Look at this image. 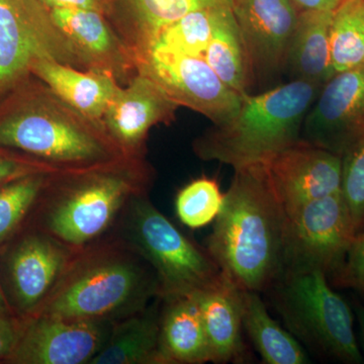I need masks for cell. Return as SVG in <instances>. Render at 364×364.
Instances as JSON below:
<instances>
[{
  "mask_svg": "<svg viewBox=\"0 0 364 364\" xmlns=\"http://www.w3.org/2000/svg\"><path fill=\"white\" fill-rule=\"evenodd\" d=\"M39 57L85 70L40 0H0V100L32 75Z\"/></svg>",
  "mask_w": 364,
  "mask_h": 364,
  "instance_id": "9c48e42d",
  "label": "cell"
},
{
  "mask_svg": "<svg viewBox=\"0 0 364 364\" xmlns=\"http://www.w3.org/2000/svg\"><path fill=\"white\" fill-rule=\"evenodd\" d=\"M251 83L277 78L287 68L289 43L299 11L291 0H230Z\"/></svg>",
  "mask_w": 364,
  "mask_h": 364,
  "instance_id": "8fae6325",
  "label": "cell"
},
{
  "mask_svg": "<svg viewBox=\"0 0 364 364\" xmlns=\"http://www.w3.org/2000/svg\"><path fill=\"white\" fill-rule=\"evenodd\" d=\"M343 0H291L301 11H333Z\"/></svg>",
  "mask_w": 364,
  "mask_h": 364,
  "instance_id": "e575fe53",
  "label": "cell"
},
{
  "mask_svg": "<svg viewBox=\"0 0 364 364\" xmlns=\"http://www.w3.org/2000/svg\"><path fill=\"white\" fill-rule=\"evenodd\" d=\"M48 9H91L98 13L107 14L109 0H40Z\"/></svg>",
  "mask_w": 364,
  "mask_h": 364,
  "instance_id": "836d02e7",
  "label": "cell"
},
{
  "mask_svg": "<svg viewBox=\"0 0 364 364\" xmlns=\"http://www.w3.org/2000/svg\"><path fill=\"white\" fill-rule=\"evenodd\" d=\"M112 235L149 263L159 282L161 299L195 296L225 280L207 248L182 233L151 203L148 193L131 200Z\"/></svg>",
  "mask_w": 364,
  "mask_h": 364,
  "instance_id": "8992f818",
  "label": "cell"
},
{
  "mask_svg": "<svg viewBox=\"0 0 364 364\" xmlns=\"http://www.w3.org/2000/svg\"><path fill=\"white\" fill-rule=\"evenodd\" d=\"M112 324L33 315L21 325L9 360L21 364H90L109 338Z\"/></svg>",
  "mask_w": 364,
  "mask_h": 364,
  "instance_id": "4fadbf2b",
  "label": "cell"
},
{
  "mask_svg": "<svg viewBox=\"0 0 364 364\" xmlns=\"http://www.w3.org/2000/svg\"><path fill=\"white\" fill-rule=\"evenodd\" d=\"M330 52L334 73L364 65V0H343L333 11Z\"/></svg>",
  "mask_w": 364,
  "mask_h": 364,
  "instance_id": "4316f807",
  "label": "cell"
},
{
  "mask_svg": "<svg viewBox=\"0 0 364 364\" xmlns=\"http://www.w3.org/2000/svg\"><path fill=\"white\" fill-rule=\"evenodd\" d=\"M322 86L291 80L260 95H244L233 116L195 139L193 152L205 161L234 169L267 164L301 139L306 114Z\"/></svg>",
  "mask_w": 364,
  "mask_h": 364,
  "instance_id": "5b68a950",
  "label": "cell"
},
{
  "mask_svg": "<svg viewBox=\"0 0 364 364\" xmlns=\"http://www.w3.org/2000/svg\"><path fill=\"white\" fill-rule=\"evenodd\" d=\"M0 112V147L20 151L59 169L95 166L124 156L102 124L66 104L42 81Z\"/></svg>",
  "mask_w": 364,
  "mask_h": 364,
  "instance_id": "277c9868",
  "label": "cell"
},
{
  "mask_svg": "<svg viewBox=\"0 0 364 364\" xmlns=\"http://www.w3.org/2000/svg\"><path fill=\"white\" fill-rule=\"evenodd\" d=\"M154 170L145 156L124 155L85 168L49 177L35 208V228L74 251L111 236L127 205L146 195Z\"/></svg>",
  "mask_w": 364,
  "mask_h": 364,
  "instance_id": "7a4b0ae2",
  "label": "cell"
},
{
  "mask_svg": "<svg viewBox=\"0 0 364 364\" xmlns=\"http://www.w3.org/2000/svg\"><path fill=\"white\" fill-rule=\"evenodd\" d=\"M354 235L364 231V136L342 155L341 191Z\"/></svg>",
  "mask_w": 364,
  "mask_h": 364,
  "instance_id": "f546056e",
  "label": "cell"
},
{
  "mask_svg": "<svg viewBox=\"0 0 364 364\" xmlns=\"http://www.w3.org/2000/svg\"><path fill=\"white\" fill-rule=\"evenodd\" d=\"M196 296L207 335L210 363H242L245 346L238 287L225 277L219 287Z\"/></svg>",
  "mask_w": 364,
  "mask_h": 364,
  "instance_id": "44dd1931",
  "label": "cell"
},
{
  "mask_svg": "<svg viewBox=\"0 0 364 364\" xmlns=\"http://www.w3.org/2000/svg\"><path fill=\"white\" fill-rule=\"evenodd\" d=\"M234 170L207 250L235 287L260 293L284 274L286 210L264 165Z\"/></svg>",
  "mask_w": 364,
  "mask_h": 364,
  "instance_id": "6da1fadb",
  "label": "cell"
},
{
  "mask_svg": "<svg viewBox=\"0 0 364 364\" xmlns=\"http://www.w3.org/2000/svg\"><path fill=\"white\" fill-rule=\"evenodd\" d=\"M159 364L210 363L202 313L195 296L161 299Z\"/></svg>",
  "mask_w": 364,
  "mask_h": 364,
  "instance_id": "ffe728a7",
  "label": "cell"
},
{
  "mask_svg": "<svg viewBox=\"0 0 364 364\" xmlns=\"http://www.w3.org/2000/svg\"><path fill=\"white\" fill-rule=\"evenodd\" d=\"M51 174H30L0 186V248L33 212Z\"/></svg>",
  "mask_w": 364,
  "mask_h": 364,
  "instance_id": "83f0119b",
  "label": "cell"
},
{
  "mask_svg": "<svg viewBox=\"0 0 364 364\" xmlns=\"http://www.w3.org/2000/svg\"><path fill=\"white\" fill-rule=\"evenodd\" d=\"M284 210L341 191L342 156L299 139L264 164Z\"/></svg>",
  "mask_w": 364,
  "mask_h": 364,
  "instance_id": "9a60e30c",
  "label": "cell"
},
{
  "mask_svg": "<svg viewBox=\"0 0 364 364\" xmlns=\"http://www.w3.org/2000/svg\"><path fill=\"white\" fill-rule=\"evenodd\" d=\"M224 200L225 193L215 179L207 176L193 179L177 193V218L186 227L200 229L215 221Z\"/></svg>",
  "mask_w": 364,
  "mask_h": 364,
  "instance_id": "f1b7e54d",
  "label": "cell"
},
{
  "mask_svg": "<svg viewBox=\"0 0 364 364\" xmlns=\"http://www.w3.org/2000/svg\"><path fill=\"white\" fill-rule=\"evenodd\" d=\"M242 323L253 346L267 364L310 363L303 345L269 315L258 291L239 289Z\"/></svg>",
  "mask_w": 364,
  "mask_h": 364,
  "instance_id": "cb8c5ba5",
  "label": "cell"
},
{
  "mask_svg": "<svg viewBox=\"0 0 364 364\" xmlns=\"http://www.w3.org/2000/svg\"><path fill=\"white\" fill-rule=\"evenodd\" d=\"M62 170L63 169L57 168L28 155L16 156L7 153H0V186L30 174L55 173Z\"/></svg>",
  "mask_w": 364,
  "mask_h": 364,
  "instance_id": "1f68e13d",
  "label": "cell"
},
{
  "mask_svg": "<svg viewBox=\"0 0 364 364\" xmlns=\"http://www.w3.org/2000/svg\"><path fill=\"white\" fill-rule=\"evenodd\" d=\"M333 11L299 13L287 51L291 80L324 85L334 75L330 52Z\"/></svg>",
  "mask_w": 364,
  "mask_h": 364,
  "instance_id": "7402d4cb",
  "label": "cell"
},
{
  "mask_svg": "<svg viewBox=\"0 0 364 364\" xmlns=\"http://www.w3.org/2000/svg\"><path fill=\"white\" fill-rule=\"evenodd\" d=\"M21 325L11 313L0 312V360H9L20 338Z\"/></svg>",
  "mask_w": 364,
  "mask_h": 364,
  "instance_id": "d6a6232c",
  "label": "cell"
},
{
  "mask_svg": "<svg viewBox=\"0 0 364 364\" xmlns=\"http://www.w3.org/2000/svg\"><path fill=\"white\" fill-rule=\"evenodd\" d=\"M277 308L289 331L309 348L346 364L364 363L353 329L350 306L322 272L282 277Z\"/></svg>",
  "mask_w": 364,
  "mask_h": 364,
  "instance_id": "52a82bcc",
  "label": "cell"
},
{
  "mask_svg": "<svg viewBox=\"0 0 364 364\" xmlns=\"http://www.w3.org/2000/svg\"><path fill=\"white\" fill-rule=\"evenodd\" d=\"M0 312L11 313V306L7 303L6 296H4V291H2L1 286H0Z\"/></svg>",
  "mask_w": 364,
  "mask_h": 364,
  "instance_id": "8d00e7d4",
  "label": "cell"
},
{
  "mask_svg": "<svg viewBox=\"0 0 364 364\" xmlns=\"http://www.w3.org/2000/svg\"><path fill=\"white\" fill-rule=\"evenodd\" d=\"M157 301L112 324L109 338L90 364H159Z\"/></svg>",
  "mask_w": 364,
  "mask_h": 364,
  "instance_id": "603a6c76",
  "label": "cell"
},
{
  "mask_svg": "<svg viewBox=\"0 0 364 364\" xmlns=\"http://www.w3.org/2000/svg\"><path fill=\"white\" fill-rule=\"evenodd\" d=\"M53 21L65 36L85 70L109 74L121 86L136 72L129 48L104 14L91 9H52Z\"/></svg>",
  "mask_w": 364,
  "mask_h": 364,
  "instance_id": "e0dca14e",
  "label": "cell"
},
{
  "mask_svg": "<svg viewBox=\"0 0 364 364\" xmlns=\"http://www.w3.org/2000/svg\"><path fill=\"white\" fill-rule=\"evenodd\" d=\"M157 299L159 282L149 263L111 235L74 254L35 315L114 324Z\"/></svg>",
  "mask_w": 364,
  "mask_h": 364,
  "instance_id": "3957f363",
  "label": "cell"
},
{
  "mask_svg": "<svg viewBox=\"0 0 364 364\" xmlns=\"http://www.w3.org/2000/svg\"><path fill=\"white\" fill-rule=\"evenodd\" d=\"M356 317H358L359 330H360L361 341L364 350V306H358L356 308Z\"/></svg>",
  "mask_w": 364,
  "mask_h": 364,
  "instance_id": "d590c367",
  "label": "cell"
},
{
  "mask_svg": "<svg viewBox=\"0 0 364 364\" xmlns=\"http://www.w3.org/2000/svg\"><path fill=\"white\" fill-rule=\"evenodd\" d=\"M178 107L156 81L138 72L128 85L117 88L102 124L124 154L145 156L150 129L171 124Z\"/></svg>",
  "mask_w": 364,
  "mask_h": 364,
  "instance_id": "2e32d148",
  "label": "cell"
},
{
  "mask_svg": "<svg viewBox=\"0 0 364 364\" xmlns=\"http://www.w3.org/2000/svg\"><path fill=\"white\" fill-rule=\"evenodd\" d=\"M286 214L282 277L310 272L335 274L355 239L341 193L311 200Z\"/></svg>",
  "mask_w": 364,
  "mask_h": 364,
  "instance_id": "ba28073f",
  "label": "cell"
},
{
  "mask_svg": "<svg viewBox=\"0 0 364 364\" xmlns=\"http://www.w3.org/2000/svg\"><path fill=\"white\" fill-rule=\"evenodd\" d=\"M31 73L66 104L102 126L107 105L121 86L109 74L82 70L56 61L52 57L33 60Z\"/></svg>",
  "mask_w": 364,
  "mask_h": 364,
  "instance_id": "d6986e66",
  "label": "cell"
},
{
  "mask_svg": "<svg viewBox=\"0 0 364 364\" xmlns=\"http://www.w3.org/2000/svg\"><path fill=\"white\" fill-rule=\"evenodd\" d=\"M364 136V65L335 73L304 121L301 139L342 155Z\"/></svg>",
  "mask_w": 364,
  "mask_h": 364,
  "instance_id": "7c38bea8",
  "label": "cell"
},
{
  "mask_svg": "<svg viewBox=\"0 0 364 364\" xmlns=\"http://www.w3.org/2000/svg\"><path fill=\"white\" fill-rule=\"evenodd\" d=\"M76 252L38 228L14 244L7 257V274L14 303L23 317L40 310Z\"/></svg>",
  "mask_w": 364,
  "mask_h": 364,
  "instance_id": "5bb4252c",
  "label": "cell"
},
{
  "mask_svg": "<svg viewBox=\"0 0 364 364\" xmlns=\"http://www.w3.org/2000/svg\"><path fill=\"white\" fill-rule=\"evenodd\" d=\"M203 58L228 87L242 97L248 95L252 83L231 6L225 7L220 14Z\"/></svg>",
  "mask_w": 364,
  "mask_h": 364,
  "instance_id": "d4e9b609",
  "label": "cell"
},
{
  "mask_svg": "<svg viewBox=\"0 0 364 364\" xmlns=\"http://www.w3.org/2000/svg\"><path fill=\"white\" fill-rule=\"evenodd\" d=\"M229 6L231 4H219L186 14L160 31L149 47L136 58L150 50H164L203 58L218 18L223 9Z\"/></svg>",
  "mask_w": 364,
  "mask_h": 364,
  "instance_id": "484cf974",
  "label": "cell"
},
{
  "mask_svg": "<svg viewBox=\"0 0 364 364\" xmlns=\"http://www.w3.org/2000/svg\"><path fill=\"white\" fill-rule=\"evenodd\" d=\"M136 72L149 76L179 107L219 124L233 116L242 97L219 78L202 57L150 50L136 58Z\"/></svg>",
  "mask_w": 364,
  "mask_h": 364,
  "instance_id": "30bf717a",
  "label": "cell"
},
{
  "mask_svg": "<svg viewBox=\"0 0 364 364\" xmlns=\"http://www.w3.org/2000/svg\"><path fill=\"white\" fill-rule=\"evenodd\" d=\"M334 275L340 286L364 293V231L352 242L343 263Z\"/></svg>",
  "mask_w": 364,
  "mask_h": 364,
  "instance_id": "4dcf8cb0",
  "label": "cell"
},
{
  "mask_svg": "<svg viewBox=\"0 0 364 364\" xmlns=\"http://www.w3.org/2000/svg\"><path fill=\"white\" fill-rule=\"evenodd\" d=\"M224 4L230 0H109L105 18L135 59L167 26L198 9Z\"/></svg>",
  "mask_w": 364,
  "mask_h": 364,
  "instance_id": "ac0fdd59",
  "label": "cell"
}]
</instances>
